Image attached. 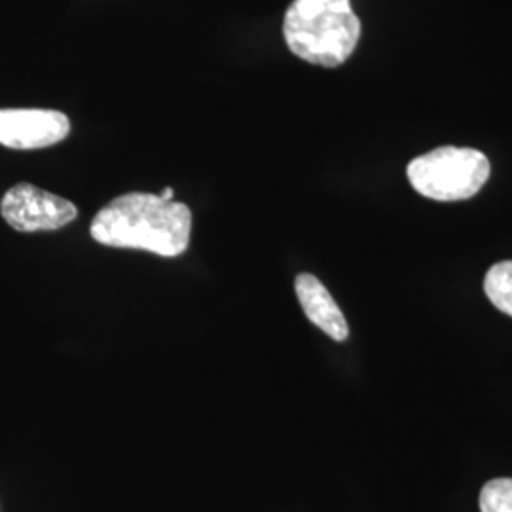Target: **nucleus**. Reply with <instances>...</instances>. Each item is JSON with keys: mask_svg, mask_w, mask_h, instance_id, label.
I'll list each match as a JSON object with an SVG mask.
<instances>
[{"mask_svg": "<svg viewBox=\"0 0 512 512\" xmlns=\"http://www.w3.org/2000/svg\"><path fill=\"white\" fill-rule=\"evenodd\" d=\"M92 238L116 249H141L175 258L183 255L192 234V211L160 196L129 192L107 203L92 220Z\"/></svg>", "mask_w": 512, "mask_h": 512, "instance_id": "obj_1", "label": "nucleus"}, {"mask_svg": "<svg viewBox=\"0 0 512 512\" xmlns=\"http://www.w3.org/2000/svg\"><path fill=\"white\" fill-rule=\"evenodd\" d=\"M283 35L296 57L334 69L355 52L361 21L349 0H294L285 14Z\"/></svg>", "mask_w": 512, "mask_h": 512, "instance_id": "obj_2", "label": "nucleus"}, {"mask_svg": "<svg viewBox=\"0 0 512 512\" xmlns=\"http://www.w3.org/2000/svg\"><path fill=\"white\" fill-rule=\"evenodd\" d=\"M414 190L437 202H461L476 196L490 179V160L475 148L440 147L406 167Z\"/></svg>", "mask_w": 512, "mask_h": 512, "instance_id": "obj_3", "label": "nucleus"}, {"mask_svg": "<svg viewBox=\"0 0 512 512\" xmlns=\"http://www.w3.org/2000/svg\"><path fill=\"white\" fill-rule=\"evenodd\" d=\"M2 219L18 232L59 230L73 222L78 209L73 202L50 194L33 184L12 186L0 203Z\"/></svg>", "mask_w": 512, "mask_h": 512, "instance_id": "obj_4", "label": "nucleus"}, {"mask_svg": "<svg viewBox=\"0 0 512 512\" xmlns=\"http://www.w3.org/2000/svg\"><path fill=\"white\" fill-rule=\"evenodd\" d=\"M71 133L69 118L59 110L0 109V145L14 150L52 147Z\"/></svg>", "mask_w": 512, "mask_h": 512, "instance_id": "obj_5", "label": "nucleus"}, {"mask_svg": "<svg viewBox=\"0 0 512 512\" xmlns=\"http://www.w3.org/2000/svg\"><path fill=\"white\" fill-rule=\"evenodd\" d=\"M294 291L300 300V306L315 327L323 330L336 342L348 340L349 327L346 317L338 304L334 302L327 287L311 274L296 275Z\"/></svg>", "mask_w": 512, "mask_h": 512, "instance_id": "obj_6", "label": "nucleus"}, {"mask_svg": "<svg viewBox=\"0 0 512 512\" xmlns=\"http://www.w3.org/2000/svg\"><path fill=\"white\" fill-rule=\"evenodd\" d=\"M484 291L495 308L512 317V260L497 262L484 279Z\"/></svg>", "mask_w": 512, "mask_h": 512, "instance_id": "obj_7", "label": "nucleus"}, {"mask_svg": "<svg viewBox=\"0 0 512 512\" xmlns=\"http://www.w3.org/2000/svg\"><path fill=\"white\" fill-rule=\"evenodd\" d=\"M480 512H512V478H495L480 490Z\"/></svg>", "mask_w": 512, "mask_h": 512, "instance_id": "obj_8", "label": "nucleus"}, {"mask_svg": "<svg viewBox=\"0 0 512 512\" xmlns=\"http://www.w3.org/2000/svg\"><path fill=\"white\" fill-rule=\"evenodd\" d=\"M173 196H175L173 188H165L164 192L160 194V198H162V200H165V202H173Z\"/></svg>", "mask_w": 512, "mask_h": 512, "instance_id": "obj_9", "label": "nucleus"}]
</instances>
